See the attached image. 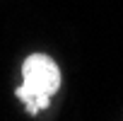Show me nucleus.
I'll return each instance as SVG.
<instances>
[{
	"instance_id": "nucleus-1",
	"label": "nucleus",
	"mask_w": 123,
	"mask_h": 121,
	"mask_svg": "<svg viewBox=\"0 0 123 121\" xmlns=\"http://www.w3.org/2000/svg\"><path fill=\"white\" fill-rule=\"evenodd\" d=\"M60 90V68L46 53H31L22 63V85L15 90V97L27 107L29 116L48 109L51 97Z\"/></svg>"
}]
</instances>
